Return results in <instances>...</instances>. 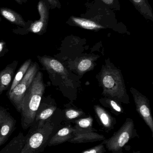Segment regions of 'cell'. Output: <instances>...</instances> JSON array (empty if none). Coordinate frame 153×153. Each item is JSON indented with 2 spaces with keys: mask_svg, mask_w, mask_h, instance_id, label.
<instances>
[{
  "mask_svg": "<svg viewBox=\"0 0 153 153\" xmlns=\"http://www.w3.org/2000/svg\"><path fill=\"white\" fill-rule=\"evenodd\" d=\"M42 73L38 72L25 94L21 109V126L23 129L32 126L45 91Z\"/></svg>",
  "mask_w": 153,
  "mask_h": 153,
  "instance_id": "6da1fadb",
  "label": "cell"
},
{
  "mask_svg": "<svg viewBox=\"0 0 153 153\" xmlns=\"http://www.w3.org/2000/svg\"><path fill=\"white\" fill-rule=\"evenodd\" d=\"M54 124L50 120L44 125L32 126L25 136L26 140L20 153H40L44 152L53 136Z\"/></svg>",
  "mask_w": 153,
  "mask_h": 153,
  "instance_id": "7a4b0ae2",
  "label": "cell"
},
{
  "mask_svg": "<svg viewBox=\"0 0 153 153\" xmlns=\"http://www.w3.org/2000/svg\"><path fill=\"white\" fill-rule=\"evenodd\" d=\"M101 83L103 94L121 100L125 96V87L121 74L118 70L107 66L102 70L101 74Z\"/></svg>",
  "mask_w": 153,
  "mask_h": 153,
  "instance_id": "3957f363",
  "label": "cell"
},
{
  "mask_svg": "<svg viewBox=\"0 0 153 153\" xmlns=\"http://www.w3.org/2000/svg\"><path fill=\"white\" fill-rule=\"evenodd\" d=\"M136 133L133 120L128 118L121 128L111 137L105 139L102 143L112 153H123V147L129 140L135 136Z\"/></svg>",
  "mask_w": 153,
  "mask_h": 153,
  "instance_id": "277c9868",
  "label": "cell"
},
{
  "mask_svg": "<svg viewBox=\"0 0 153 153\" xmlns=\"http://www.w3.org/2000/svg\"><path fill=\"white\" fill-rule=\"evenodd\" d=\"M38 69V65L36 63L31 65L21 81L13 90L9 91V99L19 112L21 111L23 98L37 73Z\"/></svg>",
  "mask_w": 153,
  "mask_h": 153,
  "instance_id": "5b68a950",
  "label": "cell"
},
{
  "mask_svg": "<svg viewBox=\"0 0 153 153\" xmlns=\"http://www.w3.org/2000/svg\"><path fill=\"white\" fill-rule=\"evenodd\" d=\"M49 4L46 0H40L37 4V10L40 18L31 23L29 31L39 34L46 31L49 19Z\"/></svg>",
  "mask_w": 153,
  "mask_h": 153,
  "instance_id": "8992f818",
  "label": "cell"
},
{
  "mask_svg": "<svg viewBox=\"0 0 153 153\" xmlns=\"http://www.w3.org/2000/svg\"><path fill=\"white\" fill-rule=\"evenodd\" d=\"M137 110L152 131L153 135V120L149 102L147 99L141 93L135 91H132Z\"/></svg>",
  "mask_w": 153,
  "mask_h": 153,
  "instance_id": "52a82bcc",
  "label": "cell"
},
{
  "mask_svg": "<svg viewBox=\"0 0 153 153\" xmlns=\"http://www.w3.org/2000/svg\"><path fill=\"white\" fill-rule=\"evenodd\" d=\"M15 120L6 112L2 119L0 127V147L8 141L15 129Z\"/></svg>",
  "mask_w": 153,
  "mask_h": 153,
  "instance_id": "ba28073f",
  "label": "cell"
},
{
  "mask_svg": "<svg viewBox=\"0 0 153 153\" xmlns=\"http://www.w3.org/2000/svg\"><path fill=\"white\" fill-rule=\"evenodd\" d=\"M74 127L70 126L63 128L53 135L48 143V146H55L68 142L74 136Z\"/></svg>",
  "mask_w": 153,
  "mask_h": 153,
  "instance_id": "9c48e42d",
  "label": "cell"
},
{
  "mask_svg": "<svg viewBox=\"0 0 153 153\" xmlns=\"http://www.w3.org/2000/svg\"><path fill=\"white\" fill-rule=\"evenodd\" d=\"M106 139L103 135L97 132L75 134L74 136L70 139L68 143H85L103 141Z\"/></svg>",
  "mask_w": 153,
  "mask_h": 153,
  "instance_id": "30bf717a",
  "label": "cell"
},
{
  "mask_svg": "<svg viewBox=\"0 0 153 153\" xmlns=\"http://www.w3.org/2000/svg\"><path fill=\"white\" fill-rule=\"evenodd\" d=\"M25 140V136L23 133H20L0 151V153H20Z\"/></svg>",
  "mask_w": 153,
  "mask_h": 153,
  "instance_id": "8fae6325",
  "label": "cell"
},
{
  "mask_svg": "<svg viewBox=\"0 0 153 153\" xmlns=\"http://www.w3.org/2000/svg\"><path fill=\"white\" fill-rule=\"evenodd\" d=\"M41 63L48 70L63 76H66L67 72L63 65L57 60L48 57H39Z\"/></svg>",
  "mask_w": 153,
  "mask_h": 153,
  "instance_id": "7c38bea8",
  "label": "cell"
},
{
  "mask_svg": "<svg viewBox=\"0 0 153 153\" xmlns=\"http://www.w3.org/2000/svg\"><path fill=\"white\" fill-rule=\"evenodd\" d=\"M0 13L4 19L13 24L22 27L26 26V22L22 16L11 9L2 7L0 8Z\"/></svg>",
  "mask_w": 153,
  "mask_h": 153,
  "instance_id": "4fadbf2b",
  "label": "cell"
},
{
  "mask_svg": "<svg viewBox=\"0 0 153 153\" xmlns=\"http://www.w3.org/2000/svg\"><path fill=\"white\" fill-rule=\"evenodd\" d=\"M93 119L90 117L75 120L74 134L97 132V130L93 128Z\"/></svg>",
  "mask_w": 153,
  "mask_h": 153,
  "instance_id": "5bb4252c",
  "label": "cell"
},
{
  "mask_svg": "<svg viewBox=\"0 0 153 153\" xmlns=\"http://www.w3.org/2000/svg\"><path fill=\"white\" fill-rule=\"evenodd\" d=\"M137 10L147 19L153 21V12L147 0H130Z\"/></svg>",
  "mask_w": 153,
  "mask_h": 153,
  "instance_id": "9a60e30c",
  "label": "cell"
},
{
  "mask_svg": "<svg viewBox=\"0 0 153 153\" xmlns=\"http://www.w3.org/2000/svg\"><path fill=\"white\" fill-rule=\"evenodd\" d=\"M14 73V69L10 65L0 72V94L6 90L11 82Z\"/></svg>",
  "mask_w": 153,
  "mask_h": 153,
  "instance_id": "2e32d148",
  "label": "cell"
},
{
  "mask_svg": "<svg viewBox=\"0 0 153 153\" xmlns=\"http://www.w3.org/2000/svg\"><path fill=\"white\" fill-rule=\"evenodd\" d=\"M95 110L102 126L109 130L113 129L114 125V120L111 116L104 109L99 106H96Z\"/></svg>",
  "mask_w": 153,
  "mask_h": 153,
  "instance_id": "e0dca14e",
  "label": "cell"
},
{
  "mask_svg": "<svg viewBox=\"0 0 153 153\" xmlns=\"http://www.w3.org/2000/svg\"><path fill=\"white\" fill-rule=\"evenodd\" d=\"M71 19L75 25L83 28L91 30H97L104 28L103 26L98 24L97 22L87 19L75 17H71Z\"/></svg>",
  "mask_w": 153,
  "mask_h": 153,
  "instance_id": "ac0fdd59",
  "label": "cell"
},
{
  "mask_svg": "<svg viewBox=\"0 0 153 153\" xmlns=\"http://www.w3.org/2000/svg\"><path fill=\"white\" fill-rule=\"evenodd\" d=\"M56 107L52 106L37 112L35 120L32 126H40L44 125L54 114Z\"/></svg>",
  "mask_w": 153,
  "mask_h": 153,
  "instance_id": "d6986e66",
  "label": "cell"
},
{
  "mask_svg": "<svg viewBox=\"0 0 153 153\" xmlns=\"http://www.w3.org/2000/svg\"><path fill=\"white\" fill-rule=\"evenodd\" d=\"M31 63V60L28 59L21 66L18 72L14 76L10 91H11L12 90H13L14 87L21 81L22 79L23 78V76L26 74L28 69L30 66Z\"/></svg>",
  "mask_w": 153,
  "mask_h": 153,
  "instance_id": "ffe728a7",
  "label": "cell"
},
{
  "mask_svg": "<svg viewBox=\"0 0 153 153\" xmlns=\"http://www.w3.org/2000/svg\"><path fill=\"white\" fill-rule=\"evenodd\" d=\"M93 66L92 59L89 58H85L82 59L79 62L77 65V70L80 73L86 72Z\"/></svg>",
  "mask_w": 153,
  "mask_h": 153,
  "instance_id": "44dd1931",
  "label": "cell"
},
{
  "mask_svg": "<svg viewBox=\"0 0 153 153\" xmlns=\"http://www.w3.org/2000/svg\"><path fill=\"white\" fill-rule=\"evenodd\" d=\"M106 152L105 146L102 143L81 153H104Z\"/></svg>",
  "mask_w": 153,
  "mask_h": 153,
  "instance_id": "7402d4cb",
  "label": "cell"
},
{
  "mask_svg": "<svg viewBox=\"0 0 153 153\" xmlns=\"http://www.w3.org/2000/svg\"><path fill=\"white\" fill-rule=\"evenodd\" d=\"M82 114L83 112L81 111L70 109L66 111L65 116L67 119L72 120L79 117Z\"/></svg>",
  "mask_w": 153,
  "mask_h": 153,
  "instance_id": "603a6c76",
  "label": "cell"
},
{
  "mask_svg": "<svg viewBox=\"0 0 153 153\" xmlns=\"http://www.w3.org/2000/svg\"><path fill=\"white\" fill-rule=\"evenodd\" d=\"M52 9L61 8V5L59 0H46Z\"/></svg>",
  "mask_w": 153,
  "mask_h": 153,
  "instance_id": "cb8c5ba5",
  "label": "cell"
},
{
  "mask_svg": "<svg viewBox=\"0 0 153 153\" xmlns=\"http://www.w3.org/2000/svg\"><path fill=\"white\" fill-rule=\"evenodd\" d=\"M110 106L112 107V108L117 112H121L122 111V108L115 101L110 100Z\"/></svg>",
  "mask_w": 153,
  "mask_h": 153,
  "instance_id": "d4e9b609",
  "label": "cell"
},
{
  "mask_svg": "<svg viewBox=\"0 0 153 153\" xmlns=\"http://www.w3.org/2000/svg\"><path fill=\"white\" fill-rule=\"evenodd\" d=\"M6 111L5 110L2 108H0V127H1V123L2 119Z\"/></svg>",
  "mask_w": 153,
  "mask_h": 153,
  "instance_id": "484cf974",
  "label": "cell"
},
{
  "mask_svg": "<svg viewBox=\"0 0 153 153\" xmlns=\"http://www.w3.org/2000/svg\"><path fill=\"white\" fill-rule=\"evenodd\" d=\"M104 3L108 4V5H110L113 4L114 0H102Z\"/></svg>",
  "mask_w": 153,
  "mask_h": 153,
  "instance_id": "4316f807",
  "label": "cell"
},
{
  "mask_svg": "<svg viewBox=\"0 0 153 153\" xmlns=\"http://www.w3.org/2000/svg\"><path fill=\"white\" fill-rule=\"evenodd\" d=\"M4 42H0V53L2 51L3 49L4 46Z\"/></svg>",
  "mask_w": 153,
  "mask_h": 153,
  "instance_id": "83f0119b",
  "label": "cell"
},
{
  "mask_svg": "<svg viewBox=\"0 0 153 153\" xmlns=\"http://www.w3.org/2000/svg\"><path fill=\"white\" fill-rule=\"evenodd\" d=\"M15 1H16L18 4H22L23 3L22 0H15Z\"/></svg>",
  "mask_w": 153,
  "mask_h": 153,
  "instance_id": "f1b7e54d",
  "label": "cell"
},
{
  "mask_svg": "<svg viewBox=\"0 0 153 153\" xmlns=\"http://www.w3.org/2000/svg\"><path fill=\"white\" fill-rule=\"evenodd\" d=\"M22 2L26 3L27 2V1H28V0H22Z\"/></svg>",
  "mask_w": 153,
  "mask_h": 153,
  "instance_id": "f546056e",
  "label": "cell"
},
{
  "mask_svg": "<svg viewBox=\"0 0 153 153\" xmlns=\"http://www.w3.org/2000/svg\"><path fill=\"white\" fill-rule=\"evenodd\" d=\"M140 153V152H137V153Z\"/></svg>",
  "mask_w": 153,
  "mask_h": 153,
  "instance_id": "4dcf8cb0",
  "label": "cell"
},
{
  "mask_svg": "<svg viewBox=\"0 0 153 153\" xmlns=\"http://www.w3.org/2000/svg\"></svg>",
  "mask_w": 153,
  "mask_h": 153,
  "instance_id": "1f68e13d",
  "label": "cell"
}]
</instances>
